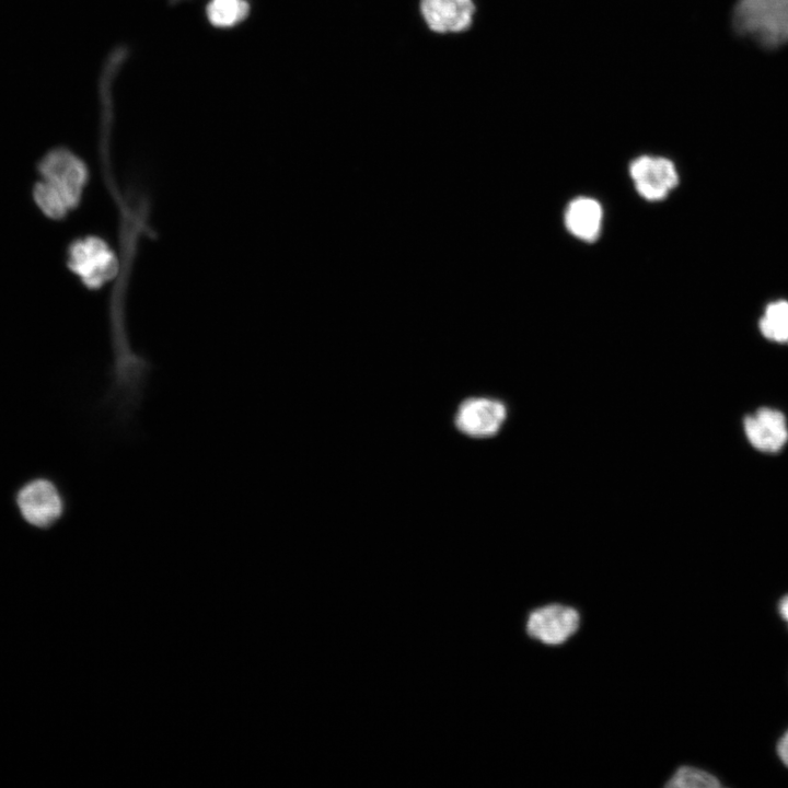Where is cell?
<instances>
[{
    "instance_id": "5b68a950",
    "label": "cell",
    "mask_w": 788,
    "mask_h": 788,
    "mask_svg": "<svg viewBox=\"0 0 788 788\" xmlns=\"http://www.w3.org/2000/svg\"><path fill=\"white\" fill-rule=\"evenodd\" d=\"M38 171L43 181L60 194L70 210L80 205L89 181V167L80 157L67 148L54 149L42 159Z\"/></svg>"
},
{
    "instance_id": "277c9868",
    "label": "cell",
    "mask_w": 788,
    "mask_h": 788,
    "mask_svg": "<svg viewBox=\"0 0 788 788\" xmlns=\"http://www.w3.org/2000/svg\"><path fill=\"white\" fill-rule=\"evenodd\" d=\"M15 503L26 523L38 529L56 524L65 515L67 499L59 486L48 478H34L16 493Z\"/></svg>"
},
{
    "instance_id": "7a4b0ae2",
    "label": "cell",
    "mask_w": 788,
    "mask_h": 788,
    "mask_svg": "<svg viewBox=\"0 0 788 788\" xmlns=\"http://www.w3.org/2000/svg\"><path fill=\"white\" fill-rule=\"evenodd\" d=\"M582 613L571 603L549 601L530 609L524 618L525 636L544 647L559 648L580 631Z\"/></svg>"
},
{
    "instance_id": "6da1fadb",
    "label": "cell",
    "mask_w": 788,
    "mask_h": 788,
    "mask_svg": "<svg viewBox=\"0 0 788 788\" xmlns=\"http://www.w3.org/2000/svg\"><path fill=\"white\" fill-rule=\"evenodd\" d=\"M733 26L768 48L788 43V0H738Z\"/></svg>"
},
{
    "instance_id": "8992f818",
    "label": "cell",
    "mask_w": 788,
    "mask_h": 788,
    "mask_svg": "<svg viewBox=\"0 0 788 788\" xmlns=\"http://www.w3.org/2000/svg\"><path fill=\"white\" fill-rule=\"evenodd\" d=\"M507 418V407L499 399L474 396L464 399L455 412L454 425L471 438H490L498 433Z\"/></svg>"
},
{
    "instance_id": "7c38bea8",
    "label": "cell",
    "mask_w": 788,
    "mask_h": 788,
    "mask_svg": "<svg viewBox=\"0 0 788 788\" xmlns=\"http://www.w3.org/2000/svg\"><path fill=\"white\" fill-rule=\"evenodd\" d=\"M664 788H720L722 784L716 775L702 767L681 764L676 766L663 783Z\"/></svg>"
},
{
    "instance_id": "ba28073f",
    "label": "cell",
    "mask_w": 788,
    "mask_h": 788,
    "mask_svg": "<svg viewBox=\"0 0 788 788\" xmlns=\"http://www.w3.org/2000/svg\"><path fill=\"white\" fill-rule=\"evenodd\" d=\"M630 175L638 193L649 200L663 199L679 181L673 163L664 158L636 159L630 164Z\"/></svg>"
},
{
    "instance_id": "2e32d148",
    "label": "cell",
    "mask_w": 788,
    "mask_h": 788,
    "mask_svg": "<svg viewBox=\"0 0 788 788\" xmlns=\"http://www.w3.org/2000/svg\"><path fill=\"white\" fill-rule=\"evenodd\" d=\"M778 610L781 615V617L788 623V594H785L779 603H778Z\"/></svg>"
},
{
    "instance_id": "3957f363",
    "label": "cell",
    "mask_w": 788,
    "mask_h": 788,
    "mask_svg": "<svg viewBox=\"0 0 788 788\" xmlns=\"http://www.w3.org/2000/svg\"><path fill=\"white\" fill-rule=\"evenodd\" d=\"M67 266L89 290H99L119 271L118 254L100 235L73 240L67 250Z\"/></svg>"
},
{
    "instance_id": "5bb4252c",
    "label": "cell",
    "mask_w": 788,
    "mask_h": 788,
    "mask_svg": "<svg viewBox=\"0 0 788 788\" xmlns=\"http://www.w3.org/2000/svg\"><path fill=\"white\" fill-rule=\"evenodd\" d=\"M33 195L39 209L50 219H63L71 211L60 194L43 179L35 185Z\"/></svg>"
},
{
    "instance_id": "9a60e30c",
    "label": "cell",
    "mask_w": 788,
    "mask_h": 788,
    "mask_svg": "<svg viewBox=\"0 0 788 788\" xmlns=\"http://www.w3.org/2000/svg\"><path fill=\"white\" fill-rule=\"evenodd\" d=\"M777 754L780 761L788 767V730L781 735L777 743Z\"/></svg>"
},
{
    "instance_id": "4fadbf2b",
    "label": "cell",
    "mask_w": 788,
    "mask_h": 788,
    "mask_svg": "<svg viewBox=\"0 0 788 788\" xmlns=\"http://www.w3.org/2000/svg\"><path fill=\"white\" fill-rule=\"evenodd\" d=\"M760 328L767 339L788 344V302L770 303L761 318Z\"/></svg>"
},
{
    "instance_id": "52a82bcc",
    "label": "cell",
    "mask_w": 788,
    "mask_h": 788,
    "mask_svg": "<svg viewBox=\"0 0 788 788\" xmlns=\"http://www.w3.org/2000/svg\"><path fill=\"white\" fill-rule=\"evenodd\" d=\"M420 15L427 27L437 34L467 31L474 20V0H420Z\"/></svg>"
},
{
    "instance_id": "9c48e42d",
    "label": "cell",
    "mask_w": 788,
    "mask_h": 788,
    "mask_svg": "<svg viewBox=\"0 0 788 788\" xmlns=\"http://www.w3.org/2000/svg\"><path fill=\"white\" fill-rule=\"evenodd\" d=\"M749 442L764 453L778 452L788 440L785 416L777 409L762 407L743 421Z\"/></svg>"
},
{
    "instance_id": "8fae6325",
    "label": "cell",
    "mask_w": 788,
    "mask_h": 788,
    "mask_svg": "<svg viewBox=\"0 0 788 788\" xmlns=\"http://www.w3.org/2000/svg\"><path fill=\"white\" fill-rule=\"evenodd\" d=\"M251 11L248 0H208L206 18L218 28H230L242 23Z\"/></svg>"
},
{
    "instance_id": "30bf717a",
    "label": "cell",
    "mask_w": 788,
    "mask_h": 788,
    "mask_svg": "<svg viewBox=\"0 0 788 788\" xmlns=\"http://www.w3.org/2000/svg\"><path fill=\"white\" fill-rule=\"evenodd\" d=\"M602 210L598 201L580 197L572 200L566 211V225L576 236L594 241L599 234Z\"/></svg>"
},
{
    "instance_id": "e0dca14e",
    "label": "cell",
    "mask_w": 788,
    "mask_h": 788,
    "mask_svg": "<svg viewBox=\"0 0 788 788\" xmlns=\"http://www.w3.org/2000/svg\"><path fill=\"white\" fill-rule=\"evenodd\" d=\"M176 1V0H175Z\"/></svg>"
}]
</instances>
